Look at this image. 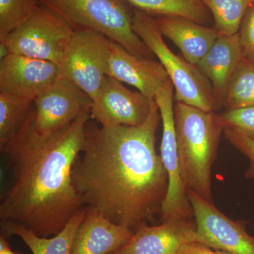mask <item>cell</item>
<instances>
[{"instance_id":"cell-22","label":"cell","mask_w":254,"mask_h":254,"mask_svg":"<svg viewBox=\"0 0 254 254\" xmlns=\"http://www.w3.org/2000/svg\"><path fill=\"white\" fill-rule=\"evenodd\" d=\"M213 14L214 28L224 36L236 34L253 0H200Z\"/></svg>"},{"instance_id":"cell-5","label":"cell","mask_w":254,"mask_h":254,"mask_svg":"<svg viewBox=\"0 0 254 254\" xmlns=\"http://www.w3.org/2000/svg\"><path fill=\"white\" fill-rule=\"evenodd\" d=\"M75 30L98 32L132 54L153 59V53L133 29L132 14L123 0H41Z\"/></svg>"},{"instance_id":"cell-10","label":"cell","mask_w":254,"mask_h":254,"mask_svg":"<svg viewBox=\"0 0 254 254\" xmlns=\"http://www.w3.org/2000/svg\"><path fill=\"white\" fill-rule=\"evenodd\" d=\"M193 208L195 241L214 250L230 254H254V237L247 230V222L235 221L192 191L187 190Z\"/></svg>"},{"instance_id":"cell-11","label":"cell","mask_w":254,"mask_h":254,"mask_svg":"<svg viewBox=\"0 0 254 254\" xmlns=\"http://www.w3.org/2000/svg\"><path fill=\"white\" fill-rule=\"evenodd\" d=\"M139 91L128 89L122 82L107 76L93 100L91 120L103 127H137L149 115L152 103Z\"/></svg>"},{"instance_id":"cell-23","label":"cell","mask_w":254,"mask_h":254,"mask_svg":"<svg viewBox=\"0 0 254 254\" xmlns=\"http://www.w3.org/2000/svg\"><path fill=\"white\" fill-rule=\"evenodd\" d=\"M38 4L37 0H0V43L21 26Z\"/></svg>"},{"instance_id":"cell-4","label":"cell","mask_w":254,"mask_h":254,"mask_svg":"<svg viewBox=\"0 0 254 254\" xmlns=\"http://www.w3.org/2000/svg\"><path fill=\"white\" fill-rule=\"evenodd\" d=\"M132 26L137 36L162 64L175 90L177 102L215 111L218 105L210 81L200 72L197 65L189 63L170 49L164 41L154 18L140 10L132 13Z\"/></svg>"},{"instance_id":"cell-15","label":"cell","mask_w":254,"mask_h":254,"mask_svg":"<svg viewBox=\"0 0 254 254\" xmlns=\"http://www.w3.org/2000/svg\"><path fill=\"white\" fill-rule=\"evenodd\" d=\"M245 58L237 33L230 36L220 35L197 64L200 72L211 84L218 108L223 106L229 83Z\"/></svg>"},{"instance_id":"cell-31","label":"cell","mask_w":254,"mask_h":254,"mask_svg":"<svg viewBox=\"0 0 254 254\" xmlns=\"http://www.w3.org/2000/svg\"></svg>"},{"instance_id":"cell-27","label":"cell","mask_w":254,"mask_h":254,"mask_svg":"<svg viewBox=\"0 0 254 254\" xmlns=\"http://www.w3.org/2000/svg\"><path fill=\"white\" fill-rule=\"evenodd\" d=\"M212 250L200 242L191 241L184 244L177 254H215V251Z\"/></svg>"},{"instance_id":"cell-17","label":"cell","mask_w":254,"mask_h":254,"mask_svg":"<svg viewBox=\"0 0 254 254\" xmlns=\"http://www.w3.org/2000/svg\"><path fill=\"white\" fill-rule=\"evenodd\" d=\"M155 21L163 36L171 40L181 50L185 60L195 65L220 36L215 28L207 27L188 18L158 16Z\"/></svg>"},{"instance_id":"cell-26","label":"cell","mask_w":254,"mask_h":254,"mask_svg":"<svg viewBox=\"0 0 254 254\" xmlns=\"http://www.w3.org/2000/svg\"><path fill=\"white\" fill-rule=\"evenodd\" d=\"M238 33L245 58H254V1L244 16Z\"/></svg>"},{"instance_id":"cell-1","label":"cell","mask_w":254,"mask_h":254,"mask_svg":"<svg viewBox=\"0 0 254 254\" xmlns=\"http://www.w3.org/2000/svg\"><path fill=\"white\" fill-rule=\"evenodd\" d=\"M91 120L73 165V187L83 206L135 232L160 215L168 194V173L155 150L158 105L153 100L140 126L103 127Z\"/></svg>"},{"instance_id":"cell-21","label":"cell","mask_w":254,"mask_h":254,"mask_svg":"<svg viewBox=\"0 0 254 254\" xmlns=\"http://www.w3.org/2000/svg\"><path fill=\"white\" fill-rule=\"evenodd\" d=\"M223 106L227 110L254 106V58L242 60L227 87Z\"/></svg>"},{"instance_id":"cell-6","label":"cell","mask_w":254,"mask_h":254,"mask_svg":"<svg viewBox=\"0 0 254 254\" xmlns=\"http://www.w3.org/2000/svg\"><path fill=\"white\" fill-rule=\"evenodd\" d=\"M74 31L66 18L42 1L1 43L9 54L46 60L60 66Z\"/></svg>"},{"instance_id":"cell-8","label":"cell","mask_w":254,"mask_h":254,"mask_svg":"<svg viewBox=\"0 0 254 254\" xmlns=\"http://www.w3.org/2000/svg\"><path fill=\"white\" fill-rule=\"evenodd\" d=\"M174 90L175 88L170 80L155 97L163 124L160 157L169 178L168 194L160 215L161 222L172 219H194L179 160L173 106Z\"/></svg>"},{"instance_id":"cell-32","label":"cell","mask_w":254,"mask_h":254,"mask_svg":"<svg viewBox=\"0 0 254 254\" xmlns=\"http://www.w3.org/2000/svg\"><path fill=\"white\" fill-rule=\"evenodd\" d=\"M253 1H254V0H253Z\"/></svg>"},{"instance_id":"cell-9","label":"cell","mask_w":254,"mask_h":254,"mask_svg":"<svg viewBox=\"0 0 254 254\" xmlns=\"http://www.w3.org/2000/svg\"><path fill=\"white\" fill-rule=\"evenodd\" d=\"M92 104L89 95L60 76L34 100L32 130L41 137L55 134L91 111Z\"/></svg>"},{"instance_id":"cell-16","label":"cell","mask_w":254,"mask_h":254,"mask_svg":"<svg viewBox=\"0 0 254 254\" xmlns=\"http://www.w3.org/2000/svg\"><path fill=\"white\" fill-rule=\"evenodd\" d=\"M133 233L131 229L116 225L101 214L87 209L71 254H110L126 245Z\"/></svg>"},{"instance_id":"cell-14","label":"cell","mask_w":254,"mask_h":254,"mask_svg":"<svg viewBox=\"0 0 254 254\" xmlns=\"http://www.w3.org/2000/svg\"><path fill=\"white\" fill-rule=\"evenodd\" d=\"M195 219H172L158 226L142 225L117 254H177L187 242L195 241Z\"/></svg>"},{"instance_id":"cell-12","label":"cell","mask_w":254,"mask_h":254,"mask_svg":"<svg viewBox=\"0 0 254 254\" xmlns=\"http://www.w3.org/2000/svg\"><path fill=\"white\" fill-rule=\"evenodd\" d=\"M60 77V66L46 60L9 54L0 61V93L33 100Z\"/></svg>"},{"instance_id":"cell-28","label":"cell","mask_w":254,"mask_h":254,"mask_svg":"<svg viewBox=\"0 0 254 254\" xmlns=\"http://www.w3.org/2000/svg\"><path fill=\"white\" fill-rule=\"evenodd\" d=\"M0 254H21L15 253L11 250V247L7 240V237L1 234L0 237Z\"/></svg>"},{"instance_id":"cell-3","label":"cell","mask_w":254,"mask_h":254,"mask_svg":"<svg viewBox=\"0 0 254 254\" xmlns=\"http://www.w3.org/2000/svg\"><path fill=\"white\" fill-rule=\"evenodd\" d=\"M175 118L179 160L187 190L213 203L212 168L224 131L220 115L177 102Z\"/></svg>"},{"instance_id":"cell-13","label":"cell","mask_w":254,"mask_h":254,"mask_svg":"<svg viewBox=\"0 0 254 254\" xmlns=\"http://www.w3.org/2000/svg\"><path fill=\"white\" fill-rule=\"evenodd\" d=\"M109 46L107 76L131 85L155 100L157 93L170 80L162 64L132 54L110 39Z\"/></svg>"},{"instance_id":"cell-20","label":"cell","mask_w":254,"mask_h":254,"mask_svg":"<svg viewBox=\"0 0 254 254\" xmlns=\"http://www.w3.org/2000/svg\"><path fill=\"white\" fill-rule=\"evenodd\" d=\"M33 107V100L0 93V149L22 129Z\"/></svg>"},{"instance_id":"cell-29","label":"cell","mask_w":254,"mask_h":254,"mask_svg":"<svg viewBox=\"0 0 254 254\" xmlns=\"http://www.w3.org/2000/svg\"><path fill=\"white\" fill-rule=\"evenodd\" d=\"M215 254H230L227 253L226 252H224V251H220V250H215Z\"/></svg>"},{"instance_id":"cell-2","label":"cell","mask_w":254,"mask_h":254,"mask_svg":"<svg viewBox=\"0 0 254 254\" xmlns=\"http://www.w3.org/2000/svg\"><path fill=\"white\" fill-rule=\"evenodd\" d=\"M32 113L22 129L0 149L10 174L9 183L1 193L0 222L50 237L84 208L71 173L83 149L91 114L86 112L58 133L41 137L32 130Z\"/></svg>"},{"instance_id":"cell-30","label":"cell","mask_w":254,"mask_h":254,"mask_svg":"<svg viewBox=\"0 0 254 254\" xmlns=\"http://www.w3.org/2000/svg\"><path fill=\"white\" fill-rule=\"evenodd\" d=\"M110 254H117L116 252H114L113 253Z\"/></svg>"},{"instance_id":"cell-24","label":"cell","mask_w":254,"mask_h":254,"mask_svg":"<svg viewBox=\"0 0 254 254\" xmlns=\"http://www.w3.org/2000/svg\"><path fill=\"white\" fill-rule=\"evenodd\" d=\"M219 115L224 128L238 130L254 140V106L227 110Z\"/></svg>"},{"instance_id":"cell-18","label":"cell","mask_w":254,"mask_h":254,"mask_svg":"<svg viewBox=\"0 0 254 254\" xmlns=\"http://www.w3.org/2000/svg\"><path fill=\"white\" fill-rule=\"evenodd\" d=\"M86 213V207L78 210L64 228L53 237L38 236L25 227L9 223L1 224V234L6 237H19L33 254H71L75 237Z\"/></svg>"},{"instance_id":"cell-25","label":"cell","mask_w":254,"mask_h":254,"mask_svg":"<svg viewBox=\"0 0 254 254\" xmlns=\"http://www.w3.org/2000/svg\"><path fill=\"white\" fill-rule=\"evenodd\" d=\"M223 133L227 141L250 159V165L245 176L247 179L254 180V140L234 128H225Z\"/></svg>"},{"instance_id":"cell-19","label":"cell","mask_w":254,"mask_h":254,"mask_svg":"<svg viewBox=\"0 0 254 254\" xmlns=\"http://www.w3.org/2000/svg\"><path fill=\"white\" fill-rule=\"evenodd\" d=\"M135 9L158 16L188 18L203 24L208 19L207 8L200 0H126Z\"/></svg>"},{"instance_id":"cell-7","label":"cell","mask_w":254,"mask_h":254,"mask_svg":"<svg viewBox=\"0 0 254 254\" xmlns=\"http://www.w3.org/2000/svg\"><path fill=\"white\" fill-rule=\"evenodd\" d=\"M109 38L89 29L75 30L60 64V76L95 99L107 78Z\"/></svg>"}]
</instances>
